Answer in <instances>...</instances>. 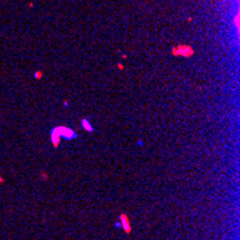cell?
Wrapping results in <instances>:
<instances>
[{
	"instance_id": "obj_6",
	"label": "cell",
	"mask_w": 240,
	"mask_h": 240,
	"mask_svg": "<svg viewBox=\"0 0 240 240\" xmlns=\"http://www.w3.org/2000/svg\"><path fill=\"white\" fill-rule=\"evenodd\" d=\"M35 78H42V72H35Z\"/></svg>"
},
{
	"instance_id": "obj_1",
	"label": "cell",
	"mask_w": 240,
	"mask_h": 240,
	"mask_svg": "<svg viewBox=\"0 0 240 240\" xmlns=\"http://www.w3.org/2000/svg\"><path fill=\"white\" fill-rule=\"evenodd\" d=\"M55 131L59 134V137L60 138H63V140H75V138H78V134H76L73 129L68 128V127H63V125H59V127H55Z\"/></svg>"
},
{
	"instance_id": "obj_3",
	"label": "cell",
	"mask_w": 240,
	"mask_h": 240,
	"mask_svg": "<svg viewBox=\"0 0 240 240\" xmlns=\"http://www.w3.org/2000/svg\"><path fill=\"white\" fill-rule=\"evenodd\" d=\"M119 223H121V229H124V232L125 233H131V224H129V219H128V216L125 214V213H121L119 214Z\"/></svg>"
},
{
	"instance_id": "obj_10",
	"label": "cell",
	"mask_w": 240,
	"mask_h": 240,
	"mask_svg": "<svg viewBox=\"0 0 240 240\" xmlns=\"http://www.w3.org/2000/svg\"><path fill=\"white\" fill-rule=\"evenodd\" d=\"M63 106H65V108H68V106H69V104H68V101H65V102H63Z\"/></svg>"
},
{
	"instance_id": "obj_8",
	"label": "cell",
	"mask_w": 240,
	"mask_h": 240,
	"mask_svg": "<svg viewBox=\"0 0 240 240\" xmlns=\"http://www.w3.org/2000/svg\"><path fill=\"white\" fill-rule=\"evenodd\" d=\"M42 178H43V180H47V176H46V173H42Z\"/></svg>"
},
{
	"instance_id": "obj_2",
	"label": "cell",
	"mask_w": 240,
	"mask_h": 240,
	"mask_svg": "<svg viewBox=\"0 0 240 240\" xmlns=\"http://www.w3.org/2000/svg\"><path fill=\"white\" fill-rule=\"evenodd\" d=\"M193 53V47L188 45H178V46L173 47V55H176V56H191Z\"/></svg>"
},
{
	"instance_id": "obj_4",
	"label": "cell",
	"mask_w": 240,
	"mask_h": 240,
	"mask_svg": "<svg viewBox=\"0 0 240 240\" xmlns=\"http://www.w3.org/2000/svg\"><path fill=\"white\" fill-rule=\"evenodd\" d=\"M50 141H52V144L55 148H56V147L59 145V142H60V137H59V134L53 128H52V131H50Z\"/></svg>"
},
{
	"instance_id": "obj_7",
	"label": "cell",
	"mask_w": 240,
	"mask_h": 240,
	"mask_svg": "<svg viewBox=\"0 0 240 240\" xmlns=\"http://www.w3.org/2000/svg\"><path fill=\"white\" fill-rule=\"evenodd\" d=\"M115 227H117V229H121V223H119V220H118V222H115Z\"/></svg>"
},
{
	"instance_id": "obj_9",
	"label": "cell",
	"mask_w": 240,
	"mask_h": 240,
	"mask_svg": "<svg viewBox=\"0 0 240 240\" xmlns=\"http://www.w3.org/2000/svg\"><path fill=\"white\" fill-rule=\"evenodd\" d=\"M138 145L142 147V145H144V141H142V140H138Z\"/></svg>"
},
{
	"instance_id": "obj_5",
	"label": "cell",
	"mask_w": 240,
	"mask_h": 240,
	"mask_svg": "<svg viewBox=\"0 0 240 240\" xmlns=\"http://www.w3.org/2000/svg\"><path fill=\"white\" fill-rule=\"evenodd\" d=\"M81 127H82L86 132H94V125L89 122V119H82V121H81Z\"/></svg>"
}]
</instances>
